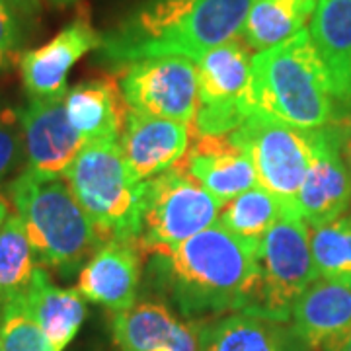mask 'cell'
I'll return each instance as SVG.
<instances>
[{
	"label": "cell",
	"mask_w": 351,
	"mask_h": 351,
	"mask_svg": "<svg viewBox=\"0 0 351 351\" xmlns=\"http://www.w3.org/2000/svg\"><path fill=\"white\" fill-rule=\"evenodd\" d=\"M180 164L223 203L258 186V174L250 154L239 147L230 135L193 137Z\"/></svg>",
	"instance_id": "obj_17"
},
{
	"label": "cell",
	"mask_w": 351,
	"mask_h": 351,
	"mask_svg": "<svg viewBox=\"0 0 351 351\" xmlns=\"http://www.w3.org/2000/svg\"><path fill=\"white\" fill-rule=\"evenodd\" d=\"M0 351H53L27 308L25 293L0 306Z\"/></svg>",
	"instance_id": "obj_27"
},
{
	"label": "cell",
	"mask_w": 351,
	"mask_h": 351,
	"mask_svg": "<svg viewBox=\"0 0 351 351\" xmlns=\"http://www.w3.org/2000/svg\"><path fill=\"white\" fill-rule=\"evenodd\" d=\"M63 178L104 242H138L143 184L131 180L119 143L84 145Z\"/></svg>",
	"instance_id": "obj_5"
},
{
	"label": "cell",
	"mask_w": 351,
	"mask_h": 351,
	"mask_svg": "<svg viewBox=\"0 0 351 351\" xmlns=\"http://www.w3.org/2000/svg\"><path fill=\"white\" fill-rule=\"evenodd\" d=\"M351 207V174L341 156L339 133L334 121L316 129L313 162L297 195V215L308 228L326 225Z\"/></svg>",
	"instance_id": "obj_11"
},
{
	"label": "cell",
	"mask_w": 351,
	"mask_h": 351,
	"mask_svg": "<svg viewBox=\"0 0 351 351\" xmlns=\"http://www.w3.org/2000/svg\"><path fill=\"white\" fill-rule=\"evenodd\" d=\"M338 104L351 108V0H318L311 29Z\"/></svg>",
	"instance_id": "obj_22"
},
{
	"label": "cell",
	"mask_w": 351,
	"mask_h": 351,
	"mask_svg": "<svg viewBox=\"0 0 351 351\" xmlns=\"http://www.w3.org/2000/svg\"><path fill=\"white\" fill-rule=\"evenodd\" d=\"M334 125L338 127L341 156H343V160L348 164L351 174V115L343 117V119H338V121H334Z\"/></svg>",
	"instance_id": "obj_30"
},
{
	"label": "cell",
	"mask_w": 351,
	"mask_h": 351,
	"mask_svg": "<svg viewBox=\"0 0 351 351\" xmlns=\"http://www.w3.org/2000/svg\"><path fill=\"white\" fill-rule=\"evenodd\" d=\"M38 262L69 277L101 246L100 232L76 201L64 178H39L25 170L10 186Z\"/></svg>",
	"instance_id": "obj_4"
},
{
	"label": "cell",
	"mask_w": 351,
	"mask_h": 351,
	"mask_svg": "<svg viewBox=\"0 0 351 351\" xmlns=\"http://www.w3.org/2000/svg\"><path fill=\"white\" fill-rule=\"evenodd\" d=\"M283 213H287L283 205L267 189L256 186L237 195L234 199L226 201L219 215V225L260 250L263 237Z\"/></svg>",
	"instance_id": "obj_24"
},
{
	"label": "cell",
	"mask_w": 351,
	"mask_h": 351,
	"mask_svg": "<svg viewBox=\"0 0 351 351\" xmlns=\"http://www.w3.org/2000/svg\"><path fill=\"white\" fill-rule=\"evenodd\" d=\"M141 244L106 240L78 274V293L113 313H123L137 301L141 281Z\"/></svg>",
	"instance_id": "obj_16"
},
{
	"label": "cell",
	"mask_w": 351,
	"mask_h": 351,
	"mask_svg": "<svg viewBox=\"0 0 351 351\" xmlns=\"http://www.w3.org/2000/svg\"><path fill=\"white\" fill-rule=\"evenodd\" d=\"M27 308L53 351H64L76 338L86 316L84 297L78 289H63L51 281L49 274L38 267L25 291Z\"/></svg>",
	"instance_id": "obj_21"
},
{
	"label": "cell",
	"mask_w": 351,
	"mask_h": 351,
	"mask_svg": "<svg viewBox=\"0 0 351 351\" xmlns=\"http://www.w3.org/2000/svg\"><path fill=\"white\" fill-rule=\"evenodd\" d=\"M113 338L121 351H197V328L162 302H135L113 316Z\"/></svg>",
	"instance_id": "obj_18"
},
{
	"label": "cell",
	"mask_w": 351,
	"mask_h": 351,
	"mask_svg": "<svg viewBox=\"0 0 351 351\" xmlns=\"http://www.w3.org/2000/svg\"><path fill=\"white\" fill-rule=\"evenodd\" d=\"M197 351H302L287 322L246 313L226 314L197 328Z\"/></svg>",
	"instance_id": "obj_20"
},
{
	"label": "cell",
	"mask_w": 351,
	"mask_h": 351,
	"mask_svg": "<svg viewBox=\"0 0 351 351\" xmlns=\"http://www.w3.org/2000/svg\"><path fill=\"white\" fill-rule=\"evenodd\" d=\"M223 201L201 186L182 164L143 182V250L162 252L219 223Z\"/></svg>",
	"instance_id": "obj_6"
},
{
	"label": "cell",
	"mask_w": 351,
	"mask_h": 351,
	"mask_svg": "<svg viewBox=\"0 0 351 351\" xmlns=\"http://www.w3.org/2000/svg\"><path fill=\"white\" fill-rule=\"evenodd\" d=\"M258 252L217 223L174 248L154 252L152 269L184 316L246 313L260 276Z\"/></svg>",
	"instance_id": "obj_1"
},
{
	"label": "cell",
	"mask_w": 351,
	"mask_h": 351,
	"mask_svg": "<svg viewBox=\"0 0 351 351\" xmlns=\"http://www.w3.org/2000/svg\"><path fill=\"white\" fill-rule=\"evenodd\" d=\"M346 351H351V341H350V343H348V348H346Z\"/></svg>",
	"instance_id": "obj_33"
},
{
	"label": "cell",
	"mask_w": 351,
	"mask_h": 351,
	"mask_svg": "<svg viewBox=\"0 0 351 351\" xmlns=\"http://www.w3.org/2000/svg\"><path fill=\"white\" fill-rule=\"evenodd\" d=\"M24 135L18 112L4 110L0 112V180L12 174L14 168L22 160Z\"/></svg>",
	"instance_id": "obj_28"
},
{
	"label": "cell",
	"mask_w": 351,
	"mask_h": 351,
	"mask_svg": "<svg viewBox=\"0 0 351 351\" xmlns=\"http://www.w3.org/2000/svg\"><path fill=\"white\" fill-rule=\"evenodd\" d=\"M291 320L302 351H346L351 341V281L316 277L295 302Z\"/></svg>",
	"instance_id": "obj_14"
},
{
	"label": "cell",
	"mask_w": 351,
	"mask_h": 351,
	"mask_svg": "<svg viewBox=\"0 0 351 351\" xmlns=\"http://www.w3.org/2000/svg\"><path fill=\"white\" fill-rule=\"evenodd\" d=\"M318 0H256L252 4L240 39L248 49H271L304 29Z\"/></svg>",
	"instance_id": "obj_23"
},
{
	"label": "cell",
	"mask_w": 351,
	"mask_h": 351,
	"mask_svg": "<svg viewBox=\"0 0 351 351\" xmlns=\"http://www.w3.org/2000/svg\"><path fill=\"white\" fill-rule=\"evenodd\" d=\"M260 276L246 314L289 322L295 302L316 279L308 225L299 215L283 213L263 237L258 252Z\"/></svg>",
	"instance_id": "obj_7"
},
{
	"label": "cell",
	"mask_w": 351,
	"mask_h": 351,
	"mask_svg": "<svg viewBox=\"0 0 351 351\" xmlns=\"http://www.w3.org/2000/svg\"><path fill=\"white\" fill-rule=\"evenodd\" d=\"M228 135L250 154L258 186L267 189L287 213L297 215V195L313 162L316 129H299L250 115Z\"/></svg>",
	"instance_id": "obj_8"
},
{
	"label": "cell",
	"mask_w": 351,
	"mask_h": 351,
	"mask_svg": "<svg viewBox=\"0 0 351 351\" xmlns=\"http://www.w3.org/2000/svg\"><path fill=\"white\" fill-rule=\"evenodd\" d=\"M197 112L191 137H219L239 129L252 115V55L242 39L207 51L195 61Z\"/></svg>",
	"instance_id": "obj_9"
},
{
	"label": "cell",
	"mask_w": 351,
	"mask_h": 351,
	"mask_svg": "<svg viewBox=\"0 0 351 351\" xmlns=\"http://www.w3.org/2000/svg\"><path fill=\"white\" fill-rule=\"evenodd\" d=\"M8 215H10V211H8V203L0 197V225L6 221V217H8Z\"/></svg>",
	"instance_id": "obj_31"
},
{
	"label": "cell",
	"mask_w": 351,
	"mask_h": 351,
	"mask_svg": "<svg viewBox=\"0 0 351 351\" xmlns=\"http://www.w3.org/2000/svg\"><path fill=\"white\" fill-rule=\"evenodd\" d=\"M53 2H57V4H69V2H75V0H53Z\"/></svg>",
	"instance_id": "obj_32"
},
{
	"label": "cell",
	"mask_w": 351,
	"mask_h": 351,
	"mask_svg": "<svg viewBox=\"0 0 351 351\" xmlns=\"http://www.w3.org/2000/svg\"><path fill=\"white\" fill-rule=\"evenodd\" d=\"M326 64L308 29L252 57V115L299 129H320L336 117Z\"/></svg>",
	"instance_id": "obj_3"
},
{
	"label": "cell",
	"mask_w": 351,
	"mask_h": 351,
	"mask_svg": "<svg viewBox=\"0 0 351 351\" xmlns=\"http://www.w3.org/2000/svg\"><path fill=\"white\" fill-rule=\"evenodd\" d=\"M316 277L351 281V213L308 228Z\"/></svg>",
	"instance_id": "obj_26"
},
{
	"label": "cell",
	"mask_w": 351,
	"mask_h": 351,
	"mask_svg": "<svg viewBox=\"0 0 351 351\" xmlns=\"http://www.w3.org/2000/svg\"><path fill=\"white\" fill-rule=\"evenodd\" d=\"M119 88L127 110L180 123L197 112V69L186 57H147L123 64Z\"/></svg>",
	"instance_id": "obj_10"
},
{
	"label": "cell",
	"mask_w": 351,
	"mask_h": 351,
	"mask_svg": "<svg viewBox=\"0 0 351 351\" xmlns=\"http://www.w3.org/2000/svg\"><path fill=\"white\" fill-rule=\"evenodd\" d=\"M63 98L29 100L18 112L27 172L39 178H63L86 145L71 125Z\"/></svg>",
	"instance_id": "obj_12"
},
{
	"label": "cell",
	"mask_w": 351,
	"mask_h": 351,
	"mask_svg": "<svg viewBox=\"0 0 351 351\" xmlns=\"http://www.w3.org/2000/svg\"><path fill=\"white\" fill-rule=\"evenodd\" d=\"M64 110L84 143H119L127 117L121 88L113 78L86 80L69 88Z\"/></svg>",
	"instance_id": "obj_19"
},
{
	"label": "cell",
	"mask_w": 351,
	"mask_h": 351,
	"mask_svg": "<svg viewBox=\"0 0 351 351\" xmlns=\"http://www.w3.org/2000/svg\"><path fill=\"white\" fill-rule=\"evenodd\" d=\"M191 125L127 110L119 149L133 182L143 184L174 168L186 156Z\"/></svg>",
	"instance_id": "obj_15"
},
{
	"label": "cell",
	"mask_w": 351,
	"mask_h": 351,
	"mask_svg": "<svg viewBox=\"0 0 351 351\" xmlns=\"http://www.w3.org/2000/svg\"><path fill=\"white\" fill-rule=\"evenodd\" d=\"M22 27L14 12L12 0H0V73L8 71L20 57Z\"/></svg>",
	"instance_id": "obj_29"
},
{
	"label": "cell",
	"mask_w": 351,
	"mask_h": 351,
	"mask_svg": "<svg viewBox=\"0 0 351 351\" xmlns=\"http://www.w3.org/2000/svg\"><path fill=\"white\" fill-rule=\"evenodd\" d=\"M256 0H149L112 34L101 38L100 57L127 64L147 57H186L240 38Z\"/></svg>",
	"instance_id": "obj_2"
},
{
	"label": "cell",
	"mask_w": 351,
	"mask_h": 351,
	"mask_svg": "<svg viewBox=\"0 0 351 351\" xmlns=\"http://www.w3.org/2000/svg\"><path fill=\"white\" fill-rule=\"evenodd\" d=\"M38 258L18 213H10L0 225V306L24 295L38 269Z\"/></svg>",
	"instance_id": "obj_25"
},
{
	"label": "cell",
	"mask_w": 351,
	"mask_h": 351,
	"mask_svg": "<svg viewBox=\"0 0 351 351\" xmlns=\"http://www.w3.org/2000/svg\"><path fill=\"white\" fill-rule=\"evenodd\" d=\"M101 36L88 18H76L47 43L20 55V76L29 100H49L66 94V78L86 53L100 49Z\"/></svg>",
	"instance_id": "obj_13"
}]
</instances>
